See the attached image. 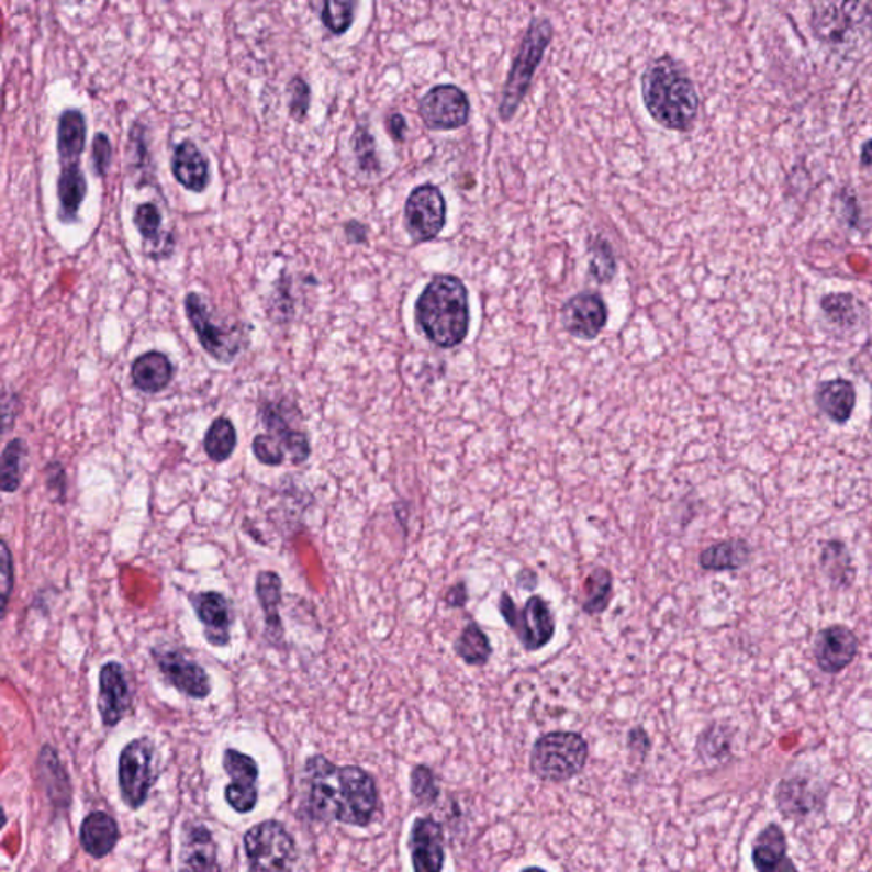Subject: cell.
Instances as JSON below:
<instances>
[{
	"instance_id": "cell-1",
	"label": "cell",
	"mask_w": 872,
	"mask_h": 872,
	"mask_svg": "<svg viewBox=\"0 0 872 872\" xmlns=\"http://www.w3.org/2000/svg\"><path fill=\"white\" fill-rule=\"evenodd\" d=\"M305 809L315 821L367 828L380 808L376 779L358 765H334L314 754L304 765Z\"/></svg>"
},
{
	"instance_id": "cell-2",
	"label": "cell",
	"mask_w": 872,
	"mask_h": 872,
	"mask_svg": "<svg viewBox=\"0 0 872 872\" xmlns=\"http://www.w3.org/2000/svg\"><path fill=\"white\" fill-rule=\"evenodd\" d=\"M641 96L652 122L672 132L694 128L701 98L685 65L672 55H661L646 65Z\"/></svg>"
},
{
	"instance_id": "cell-3",
	"label": "cell",
	"mask_w": 872,
	"mask_h": 872,
	"mask_svg": "<svg viewBox=\"0 0 872 872\" xmlns=\"http://www.w3.org/2000/svg\"><path fill=\"white\" fill-rule=\"evenodd\" d=\"M417 329L438 348L459 346L471 327L469 292L460 278L436 275L414 305Z\"/></svg>"
},
{
	"instance_id": "cell-4",
	"label": "cell",
	"mask_w": 872,
	"mask_h": 872,
	"mask_svg": "<svg viewBox=\"0 0 872 872\" xmlns=\"http://www.w3.org/2000/svg\"><path fill=\"white\" fill-rule=\"evenodd\" d=\"M812 27L816 40L834 54H864L872 46V0H821Z\"/></svg>"
},
{
	"instance_id": "cell-5",
	"label": "cell",
	"mask_w": 872,
	"mask_h": 872,
	"mask_svg": "<svg viewBox=\"0 0 872 872\" xmlns=\"http://www.w3.org/2000/svg\"><path fill=\"white\" fill-rule=\"evenodd\" d=\"M552 38H555V26L547 18H535L530 21L501 91L500 104H498V116L501 122L510 123L515 119L530 91L535 74L539 70Z\"/></svg>"
},
{
	"instance_id": "cell-6",
	"label": "cell",
	"mask_w": 872,
	"mask_h": 872,
	"mask_svg": "<svg viewBox=\"0 0 872 872\" xmlns=\"http://www.w3.org/2000/svg\"><path fill=\"white\" fill-rule=\"evenodd\" d=\"M590 759L589 741L577 731H550L535 740L530 772L544 782L571 781L583 772Z\"/></svg>"
},
{
	"instance_id": "cell-7",
	"label": "cell",
	"mask_w": 872,
	"mask_h": 872,
	"mask_svg": "<svg viewBox=\"0 0 872 872\" xmlns=\"http://www.w3.org/2000/svg\"><path fill=\"white\" fill-rule=\"evenodd\" d=\"M185 311L201 348L210 358L219 364L228 365L243 354L249 342L244 326L213 323L215 318L209 311V305L197 292H190L185 297Z\"/></svg>"
},
{
	"instance_id": "cell-8",
	"label": "cell",
	"mask_w": 872,
	"mask_h": 872,
	"mask_svg": "<svg viewBox=\"0 0 872 872\" xmlns=\"http://www.w3.org/2000/svg\"><path fill=\"white\" fill-rule=\"evenodd\" d=\"M159 779L156 763V745L142 736L130 741L119 760V784L122 800L133 812H137L147 803L148 794Z\"/></svg>"
},
{
	"instance_id": "cell-9",
	"label": "cell",
	"mask_w": 872,
	"mask_h": 872,
	"mask_svg": "<svg viewBox=\"0 0 872 872\" xmlns=\"http://www.w3.org/2000/svg\"><path fill=\"white\" fill-rule=\"evenodd\" d=\"M243 842L250 871H289L295 865V840L278 819L250 827Z\"/></svg>"
},
{
	"instance_id": "cell-10",
	"label": "cell",
	"mask_w": 872,
	"mask_h": 872,
	"mask_svg": "<svg viewBox=\"0 0 872 872\" xmlns=\"http://www.w3.org/2000/svg\"><path fill=\"white\" fill-rule=\"evenodd\" d=\"M498 607L501 617L518 637L519 645L525 651H540L555 639V612L550 611L549 603L543 596L532 595L525 607L518 608L512 596L503 592Z\"/></svg>"
},
{
	"instance_id": "cell-11",
	"label": "cell",
	"mask_w": 872,
	"mask_h": 872,
	"mask_svg": "<svg viewBox=\"0 0 872 872\" xmlns=\"http://www.w3.org/2000/svg\"><path fill=\"white\" fill-rule=\"evenodd\" d=\"M417 111L426 128L450 132L463 128L471 120V101L456 83H440L426 91L417 103Z\"/></svg>"
},
{
	"instance_id": "cell-12",
	"label": "cell",
	"mask_w": 872,
	"mask_h": 872,
	"mask_svg": "<svg viewBox=\"0 0 872 872\" xmlns=\"http://www.w3.org/2000/svg\"><path fill=\"white\" fill-rule=\"evenodd\" d=\"M447 224V201L432 182L414 188L404 205V227L414 243H428L440 236Z\"/></svg>"
},
{
	"instance_id": "cell-13",
	"label": "cell",
	"mask_w": 872,
	"mask_h": 872,
	"mask_svg": "<svg viewBox=\"0 0 872 872\" xmlns=\"http://www.w3.org/2000/svg\"><path fill=\"white\" fill-rule=\"evenodd\" d=\"M224 770L231 778V784L225 787V801L228 806L241 815L253 812L258 804L259 767L256 760L236 748L224 751Z\"/></svg>"
},
{
	"instance_id": "cell-14",
	"label": "cell",
	"mask_w": 872,
	"mask_h": 872,
	"mask_svg": "<svg viewBox=\"0 0 872 872\" xmlns=\"http://www.w3.org/2000/svg\"><path fill=\"white\" fill-rule=\"evenodd\" d=\"M154 661L159 668L160 675L167 680L176 691L191 698H206L212 692L209 673L194 660L185 657L182 652L169 649H153Z\"/></svg>"
},
{
	"instance_id": "cell-15",
	"label": "cell",
	"mask_w": 872,
	"mask_h": 872,
	"mask_svg": "<svg viewBox=\"0 0 872 872\" xmlns=\"http://www.w3.org/2000/svg\"><path fill=\"white\" fill-rule=\"evenodd\" d=\"M132 709V694L125 668L119 661H108L99 672L98 711L104 728H114Z\"/></svg>"
},
{
	"instance_id": "cell-16",
	"label": "cell",
	"mask_w": 872,
	"mask_h": 872,
	"mask_svg": "<svg viewBox=\"0 0 872 872\" xmlns=\"http://www.w3.org/2000/svg\"><path fill=\"white\" fill-rule=\"evenodd\" d=\"M407 849L414 871L440 872L445 865V835L440 821L432 816L414 819Z\"/></svg>"
},
{
	"instance_id": "cell-17",
	"label": "cell",
	"mask_w": 872,
	"mask_h": 872,
	"mask_svg": "<svg viewBox=\"0 0 872 872\" xmlns=\"http://www.w3.org/2000/svg\"><path fill=\"white\" fill-rule=\"evenodd\" d=\"M608 311L599 293L581 292L562 308V324L574 338L595 339L607 326Z\"/></svg>"
},
{
	"instance_id": "cell-18",
	"label": "cell",
	"mask_w": 872,
	"mask_h": 872,
	"mask_svg": "<svg viewBox=\"0 0 872 872\" xmlns=\"http://www.w3.org/2000/svg\"><path fill=\"white\" fill-rule=\"evenodd\" d=\"M858 652V636L849 627H827L816 636L815 660L821 672L828 675L843 672L856 660Z\"/></svg>"
},
{
	"instance_id": "cell-19",
	"label": "cell",
	"mask_w": 872,
	"mask_h": 872,
	"mask_svg": "<svg viewBox=\"0 0 872 872\" xmlns=\"http://www.w3.org/2000/svg\"><path fill=\"white\" fill-rule=\"evenodd\" d=\"M191 607L203 626L209 645L225 648L231 642V603L219 592L191 593Z\"/></svg>"
},
{
	"instance_id": "cell-20",
	"label": "cell",
	"mask_w": 872,
	"mask_h": 872,
	"mask_svg": "<svg viewBox=\"0 0 872 872\" xmlns=\"http://www.w3.org/2000/svg\"><path fill=\"white\" fill-rule=\"evenodd\" d=\"M259 416H261L262 425L268 429L270 435H273L284 451L289 454L290 460L295 466L304 463L311 457V444H309V436L300 429H293L290 426L289 417L284 414V407L275 402H265L259 407Z\"/></svg>"
},
{
	"instance_id": "cell-21",
	"label": "cell",
	"mask_w": 872,
	"mask_h": 872,
	"mask_svg": "<svg viewBox=\"0 0 872 872\" xmlns=\"http://www.w3.org/2000/svg\"><path fill=\"white\" fill-rule=\"evenodd\" d=\"M171 171L185 190L203 193L210 185V164L197 144L182 141L172 153Z\"/></svg>"
},
{
	"instance_id": "cell-22",
	"label": "cell",
	"mask_w": 872,
	"mask_h": 872,
	"mask_svg": "<svg viewBox=\"0 0 872 872\" xmlns=\"http://www.w3.org/2000/svg\"><path fill=\"white\" fill-rule=\"evenodd\" d=\"M181 869L191 871H216L221 869L216 862V843L209 828L203 825H187L181 838Z\"/></svg>"
},
{
	"instance_id": "cell-23",
	"label": "cell",
	"mask_w": 872,
	"mask_h": 872,
	"mask_svg": "<svg viewBox=\"0 0 872 872\" xmlns=\"http://www.w3.org/2000/svg\"><path fill=\"white\" fill-rule=\"evenodd\" d=\"M80 847L92 859H104L120 840L119 824L104 812H92L80 825Z\"/></svg>"
},
{
	"instance_id": "cell-24",
	"label": "cell",
	"mask_w": 872,
	"mask_h": 872,
	"mask_svg": "<svg viewBox=\"0 0 872 872\" xmlns=\"http://www.w3.org/2000/svg\"><path fill=\"white\" fill-rule=\"evenodd\" d=\"M36 770H38L40 784L48 796L49 803L54 804L55 808H69L72 787H70L69 775L65 772L54 747L45 745L40 750Z\"/></svg>"
},
{
	"instance_id": "cell-25",
	"label": "cell",
	"mask_w": 872,
	"mask_h": 872,
	"mask_svg": "<svg viewBox=\"0 0 872 872\" xmlns=\"http://www.w3.org/2000/svg\"><path fill=\"white\" fill-rule=\"evenodd\" d=\"M175 365L163 351H147L132 364V382L144 394H159L171 385Z\"/></svg>"
},
{
	"instance_id": "cell-26",
	"label": "cell",
	"mask_w": 872,
	"mask_h": 872,
	"mask_svg": "<svg viewBox=\"0 0 872 872\" xmlns=\"http://www.w3.org/2000/svg\"><path fill=\"white\" fill-rule=\"evenodd\" d=\"M281 589H283V581L275 571H261L256 577L255 590L262 615H265V634L268 641L275 646H281L284 637L280 617Z\"/></svg>"
},
{
	"instance_id": "cell-27",
	"label": "cell",
	"mask_w": 872,
	"mask_h": 872,
	"mask_svg": "<svg viewBox=\"0 0 872 872\" xmlns=\"http://www.w3.org/2000/svg\"><path fill=\"white\" fill-rule=\"evenodd\" d=\"M88 197V179L79 163L64 164L57 181L58 219L64 224L79 221L80 206Z\"/></svg>"
},
{
	"instance_id": "cell-28",
	"label": "cell",
	"mask_w": 872,
	"mask_h": 872,
	"mask_svg": "<svg viewBox=\"0 0 872 872\" xmlns=\"http://www.w3.org/2000/svg\"><path fill=\"white\" fill-rule=\"evenodd\" d=\"M856 389L846 379L827 380L816 389V404L819 410L838 425L849 422L856 407Z\"/></svg>"
},
{
	"instance_id": "cell-29",
	"label": "cell",
	"mask_w": 872,
	"mask_h": 872,
	"mask_svg": "<svg viewBox=\"0 0 872 872\" xmlns=\"http://www.w3.org/2000/svg\"><path fill=\"white\" fill-rule=\"evenodd\" d=\"M775 797H778L779 809L785 818H803L818 809V804H821L818 797V787L804 778L782 781Z\"/></svg>"
},
{
	"instance_id": "cell-30",
	"label": "cell",
	"mask_w": 872,
	"mask_h": 872,
	"mask_svg": "<svg viewBox=\"0 0 872 872\" xmlns=\"http://www.w3.org/2000/svg\"><path fill=\"white\" fill-rule=\"evenodd\" d=\"M86 135H88V126L83 114L77 110L64 111L58 120L57 130V150L62 166L79 163L86 148Z\"/></svg>"
},
{
	"instance_id": "cell-31",
	"label": "cell",
	"mask_w": 872,
	"mask_h": 872,
	"mask_svg": "<svg viewBox=\"0 0 872 872\" xmlns=\"http://www.w3.org/2000/svg\"><path fill=\"white\" fill-rule=\"evenodd\" d=\"M751 549L745 540L731 539L723 543L713 544L707 549L702 550L698 556V564L704 571H736L744 568L750 561Z\"/></svg>"
},
{
	"instance_id": "cell-32",
	"label": "cell",
	"mask_w": 872,
	"mask_h": 872,
	"mask_svg": "<svg viewBox=\"0 0 872 872\" xmlns=\"http://www.w3.org/2000/svg\"><path fill=\"white\" fill-rule=\"evenodd\" d=\"M754 868L762 872L778 871L787 858V838L779 825L772 824L754 838L751 850Z\"/></svg>"
},
{
	"instance_id": "cell-33",
	"label": "cell",
	"mask_w": 872,
	"mask_h": 872,
	"mask_svg": "<svg viewBox=\"0 0 872 872\" xmlns=\"http://www.w3.org/2000/svg\"><path fill=\"white\" fill-rule=\"evenodd\" d=\"M614 593V578L611 569L595 568L583 581L581 608L586 615H600L607 611Z\"/></svg>"
},
{
	"instance_id": "cell-34",
	"label": "cell",
	"mask_w": 872,
	"mask_h": 872,
	"mask_svg": "<svg viewBox=\"0 0 872 872\" xmlns=\"http://www.w3.org/2000/svg\"><path fill=\"white\" fill-rule=\"evenodd\" d=\"M454 649L457 657L469 667H484L493 655L490 637L485 636L478 623H469L463 627Z\"/></svg>"
},
{
	"instance_id": "cell-35",
	"label": "cell",
	"mask_w": 872,
	"mask_h": 872,
	"mask_svg": "<svg viewBox=\"0 0 872 872\" xmlns=\"http://www.w3.org/2000/svg\"><path fill=\"white\" fill-rule=\"evenodd\" d=\"M133 224L137 227L138 234H141L144 243L150 244V249H153V246H157L156 253H154L153 256L154 259L164 258V253L171 255L172 249L166 247V244H175V239L163 241V237H160L163 213H160V210L157 209L154 203H142V205H138L137 209H135V213H133ZM150 249H147V253Z\"/></svg>"
},
{
	"instance_id": "cell-36",
	"label": "cell",
	"mask_w": 872,
	"mask_h": 872,
	"mask_svg": "<svg viewBox=\"0 0 872 872\" xmlns=\"http://www.w3.org/2000/svg\"><path fill=\"white\" fill-rule=\"evenodd\" d=\"M237 447V432L228 417H216L206 429L203 448L212 462L222 463L231 459Z\"/></svg>"
},
{
	"instance_id": "cell-37",
	"label": "cell",
	"mask_w": 872,
	"mask_h": 872,
	"mask_svg": "<svg viewBox=\"0 0 872 872\" xmlns=\"http://www.w3.org/2000/svg\"><path fill=\"white\" fill-rule=\"evenodd\" d=\"M821 568L828 580L838 586H849L856 578L849 550L842 543H828L821 552Z\"/></svg>"
},
{
	"instance_id": "cell-38",
	"label": "cell",
	"mask_w": 872,
	"mask_h": 872,
	"mask_svg": "<svg viewBox=\"0 0 872 872\" xmlns=\"http://www.w3.org/2000/svg\"><path fill=\"white\" fill-rule=\"evenodd\" d=\"M26 445L21 438H14L5 445L0 463V488L4 493H15L20 490L23 478V457L26 456Z\"/></svg>"
},
{
	"instance_id": "cell-39",
	"label": "cell",
	"mask_w": 872,
	"mask_h": 872,
	"mask_svg": "<svg viewBox=\"0 0 872 872\" xmlns=\"http://www.w3.org/2000/svg\"><path fill=\"white\" fill-rule=\"evenodd\" d=\"M410 791L417 806H432L440 797V784L428 765H414L410 774Z\"/></svg>"
},
{
	"instance_id": "cell-40",
	"label": "cell",
	"mask_w": 872,
	"mask_h": 872,
	"mask_svg": "<svg viewBox=\"0 0 872 872\" xmlns=\"http://www.w3.org/2000/svg\"><path fill=\"white\" fill-rule=\"evenodd\" d=\"M324 26L333 35H345L349 27L354 26L355 15H357V0H323Z\"/></svg>"
},
{
	"instance_id": "cell-41",
	"label": "cell",
	"mask_w": 872,
	"mask_h": 872,
	"mask_svg": "<svg viewBox=\"0 0 872 872\" xmlns=\"http://www.w3.org/2000/svg\"><path fill=\"white\" fill-rule=\"evenodd\" d=\"M354 153L357 157L358 167L360 171L367 175H377L380 172V160L377 156V144L370 130L365 125H358L354 133Z\"/></svg>"
},
{
	"instance_id": "cell-42",
	"label": "cell",
	"mask_w": 872,
	"mask_h": 872,
	"mask_svg": "<svg viewBox=\"0 0 872 872\" xmlns=\"http://www.w3.org/2000/svg\"><path fill=\"white\" fill-rule=\"evenodd\" d=\"M821 308H824L825 314L840 326H853L858 323V300L853 299L850 293H831L821 300Z\"/></svg>"
},
{
	"instance_id": "cell-43",
	"label": "cell",
	"mask_w": 872,
	"mask_h": 872,
	"mask_svg": "<svg viewBox=\"0 0 872 872\" xmlns=\"http://www.w3.org/2000/svg\"><path fill=\"white\" fill-rule=\"evenodd\" d=\"M617 261H615L614 250L607 241L596 239L590 247V275L599 283H607L615 277Z\"/></svg>"
},
{
	"instance_id": "cell-44",
	"label": "cell",
	"mask_w": 872,
	"mask_h": 872,
	"mask_svg": "<svg viewBox=\"0 0 872 872\" xmlns=\"http://www.w3.org/2000/svg\"><path fill=\"white\" fill-rule=\"evenodd\" d=\"M729 735L723 726H711L698 738L697 750L704 760H719L729 751Z\"/></svg>"
},
{
	"instance_id": "cell-45",
	"label": "cell",
	"mask_w": 872,
	"mask_h": 872,
	"mask_svg": "<svg viewBox=\"0 0 872 872\" xmlns=\"http://www.w3.org/2000/svg\"><path fill=\"white\" fill-rule=\"evenodd\" d=\"M253 454L262 466L278 467L284 462L287 451L270 433H259L253 440Z\"/></svg>"
},
{
	"instance_id": "cell-46",
	"label": "cell",
	"mask_w": 872,
	"mask_h": 872,
	"mask_svg": "<svg viewBox=\"0 0 872 872\" xmlns=\"http://www.w3.org/2000/svg\"><path fill=\"white\" fill-rule=\"evenodd\" d=\"M287 92H289L290 114L297 122H302L308 116L309 107H311V89H309L308 82L302 77H293Z\"/></svg>"
},
{
	"instance_id": "cell-47",
	"label": "cell",
	"mask_w": 872,
	"mask_h": 872,
	"mask_svg": "<svg viewBox=\"0 0 872 872\" xmlns=\"http://www.w3.org/2000/svg\"><path fill=\"white\" fill-rule=\"evenodd\" d=\"M0 578H2V615L8 612L9 599L14 590V562H12L11 549L8 543L2 540V556H0Z\"/></svg>"
},
{
	"instance_id": "cell-48",
	"label": "cell",
	"mask_w": 872,
	"mask_h": 872,
	"mask_svg": "<svg viewBox=\"0 0 872 872\" xmlns=\"http://www.w3.org/2000/svg\"><path fill=\"white\" fill-rule=\"evenodd\" d=\"M111 159H113V147H111L110 138L104 133H98L92 142V167L99 178L107 176Z\"/></svg>"
},
{
	"instance_id": "cell-49",
	"label": "cell",
	"mask_w": 872,
	"mask_h": 872,
	"mask_svg": "<svg viewBox=\"0 0 872 872\" xmlns=\"http://www.w3.org/2000/svg\"><path fill=\"white\" fill-rule=\"evenodd\" d=\"M45 479L48 490L57 496L58 501H64L65 494H67V474L58 460H52L45 467Z\"/></svg>"
},
{
	"instance_id": "cell-50",
	"label": "cell",
	"mask_w": 872,
	"mask_h": 872,
	"mask_svg": "<svg viewBox=\"0 0 872 872\" xmlns=\"http://www.w3.org/2000/svg\"><path fill=\"white\" fill-rule=\"evenodd\" d=\"M627 747H629V750L641 754V757H646L649 753L651 740H649V735L642 726H634L630 729L629 735H627Z\"/></svg>"
},
{
	"instance_id": "cell-51",
	"label": "cell",
	"mask_w": 872,
	"mask_h": 872,
	"mask_svg": "<svg viewBox=\"0 0 872 872\" xmlns=\"http://www.w3.org/2000/svg\"><path fill=\"white\" fill-rule=\"evenodd\" d=\"M467 600H469V593H467L466 583L460 581V583L454 584V586L448 590L444 602L448 608H462L466 607Z\"/></svg>"
},
{
	"instance_id": "cell-52",
	"label": "cell",
	"mask_w": 872,
	"mask_h": 872,
	"mask_svg": "<svg viewBox=\"0 0 872 872\" xmlns=\"http://www.w3.org/2000/svg\"><path fill=\"white\" fill-rule=\"evenodd\" d=\"M385 126H388V132L392 141L404 142L407 133V122L401 113H392L391 116L385 120Z\"/></svg>"
},
{
	"instance_id": "cell-53",
	"label": "cell",
	"mask_w": 872,
	"mask_h": 872,
	"mask_svg": "<svg viewBox=\"0 0 872 872\" xmlns=\"http://www.w3.org/2000/svg\"><path fill=\"white\" fill-rule=\"evenodd\" d=\"M367 227L360 222H348L345 225V234L349 243L361 244L367 241Z\"/></svg>"
},
{
	"instance_id": "cell-54",
	"label": "cell",
	"mask_w": 872,
	"mask_h": 872,
	"mask_svg": "<svg viewBox=\"0 0 872 872\" xmlns=\"http://www.w3.org/2000/svg\"><path fill=\"white\" fill-rule=\"evenodd\" d=\"M516 583H518L519 589L534 590L537 583H539V578H537V574H535L532 569H524V571H519V573L516 574Z\"/></svg>"
},
{
	"instance_id": "cell-55",
	"label": "cell",
	"mask_w": 872,
	"mask_h": 872,
	"mask_svg": "<svg viewBox=\"0 0 872 872\" xmlns=\"http://www.w3.org/2000/svg\"><path fill=\"white\" fill-rule=\"evenodd\" d=\"M18 404H20L18 395L9 394V391H4V432L11 429V420L12 417L15 420V416H12L11 407L18 406Z\"/></svg>"
},
{
	"instance_id": "cell-56",
	"label": "cell",
	"mask_w": 872,
	"mask_h": 872,
	"mask_svg": "<svg viewBox=\"0 0 872 872\" xmlns=\"http://www.w3.org/2000/svg\"><path fill=\"white\" fill-rule=\"evenodd\" d=\"M861 163L864 164V166L872 167V138L862 145Z\"/></svg>"
}]
</instances>
